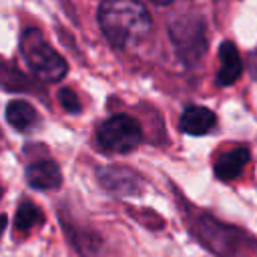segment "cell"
<instances>
[{"label": "cell", "instance_id": "cell-1", "mask_svg": "<svg viewBox=\"0 0 257 257\" xmlns=\"http://www.w3.org/2000/svg\"><path fill=\"white\" fill-rule=\"evenodd\" d=\"M98 24L114 48H128L151 30V14L141 0H104L98 8Z\"/></svg>", "mask_w": 257, "mask_h": 257}, {"label": "cell", "instance_id": "cell-2", "mask_svg": "<svg viewBox=\"0 0 257 257\" xmlns=\"http://www.w3.org/2000/svg\"><path fill=\"white\" fill-rule=\"evenodd\" d=\"M20 52L38 80L56 82L64 78L68 64L66 60L44 40L38 28H26L20 36Z\"/></svg>", "mask_w": 257, "mask_h": 257}, {"label": "cell", "instance_id": "cell-3", "mask_svg": "<svg viewBox=\"0 0 257 257\" xmlns=\"http://www.w3.org/2000/svg\"><path fill=\"white\" fill-rule=\"evenodd\" d=\"M143 139V131L137 118L128 114H112L96 128V145L110 155H122L135 151Z\"/></svg>", "mask_w": 257, "mask_h": 257}, {"label": "cell", "instance_id": "cell-4", "mask_svg": "<svg viewBox=\"0 0 257 257\" xmlns=\"http://www.w3.org/2000/svg\"><path fill=\"white\" fill-rule=\"evenodd\" d=\"M169 36L179 58L187 64H195L207 50L205 22L195 14H187L173 20L169 26Z\"/></svg>", "mask_w": 257, "mask_h": 257}, {"label": "cell", "instance_id": "cell-5", "mask_svg": "<svg viewBox=\"0 0 257 257\" xmlns=\"http://www.w3.org/2000/svg\"><path fill=\"white\" fill-rule=\"evenodd\" d=\"M98 181L100 185L114 193V195H133L141 189V181L137 173L124 167H104L98 169Z\"/></svg>", "mask_w": 257, "mask_h": 257}, {"label": "cell", "instance_id": "cell-6", "mask_svg": "<svg viewBox=\"0 0 257 257\" xmlns=\"http://www.w3.org/2000/svg\"><path fill=\"white\" fill-rule=\"evenodd\" d=\"M24 173H26L28 185L34 189H40V191L56 189L62 183L60 169L52 159H34L26 165Z\"/></svg>", "mask_w": 257, "mask_h": 257}, {"label": "cell", "instance_id": "cell-7", "mask_svg": "<svg viewBox=\"0 0 257 257\" xmlns=\"http://www.w3.org/2000/svg\"><path fill=\"white\" fill-rule=\"evenodd\" d=\"M249 159H251V153H249L247 147H235V149L219 155L217 161H215V167H213L215 177L219 181H235V179H239L243 175Z\"/></svg>", "mask_w": 257, "mask_h": 257}, {"label": "cell", "instance_id": "cell-8", "mask_svg": "<svg viewBox=\"0 0 257 257\" xmlns=\"http://www.w3.org/2000/svg\"><path fill=\"white\" fill-rule=\"evenodd\" d=\"M217 124V116L213 110H209L207 106H199V104H193V106H187L181 114V120H179V126L185 135H193V137H201V135H207L215 128Z\"/></svg>", "mask_w": 257, "mask_h": 257}, {"label": "cell", "instance_id": "cell-9", "mask_svg": "<svg viewBox=\"0 0 257 257\" xmlns=\"http://www.w3.org/2000/svg\"><path fill=\"white\" fill-rule=\"evenodd\" d=\"M243 72V62L237 52V46L231 40H225L219 46V72H217V84L219 86H231Z\"/></svg>", "mask_w": 257, "mask_h": 257}, {"label": "cell", "instance_id": "cell-10", "mask_svg": "<svg viewBox=\"0 0 257 257\" xmlns=\"http://www.w3.org/2000/svg\"><path fill=\"white\" fill-rule=\"evenodd\" d=\"M6 120L18 133H28L38 124V112L30 102L22 98H14L6 106Z\"/></svg>", "mask_w": 257, "mask_h": 257}, {"label": "cell", "instance_id": "cell-11", "mask_svg": "<svg viewBox=\"0 0 257 257\" xmlns=\"http://www.w3.org/2000/svg\"><path fill=\"white\" fill-rule=\"evenodd\" d=\"M44 223V213L28 199L20 201L18 209H16V215H14V229L18 233H30L34 227L42 225Z\"/></svg>", "mask_w": 257, "mask_h": 257}, {"label": "cell", "instance_id": "cell-12", "mask_svg": "<svg viewBox=\"0 0 257 257\" xmlns=\"http://www.w3.org/2000/svg\"><path fill=\"white\" fill-rule=\"evenodd\" d=\"M0 84L10 88V90H24L26 78L14 66H8L4 62H0Z\"/></svg>", "mask_w": 257, "mask_h": 257}, {"label": "cell", "instance_id": "cell-13", "mask_svg": "<svg viewBox=\"0 0 257 257\" xmlns=\"http://www.w3.org/2000/svg\"><path fill=\"white\" fill-rule=\"evenodd\" d=\"M58 102H60V106H62L66 112H70V114H76V112H80V108H82V104H80V100H78V96H76V92H74L72 88H60V92H58Z\"/></svg>", "mask_w": 257, "mask_h": 257}, {"label": "cell", "instance_id": "cell-14", "mask_svg": "<svg viewBox=\"0 0 257 257\" xmlns=\"http://www.w3.org/2000/svg\"><path fill=\"white\" fill-rule=\"evenodd\" d=\"M4 229H6V215H0V235Z\"/></svg>", "mask_w": 257, "mask_h": 257}, {"label": "cell", "instance_id": "cell-15", "mask_svg": "<svg viewBox=\"0 0 257 257\" xmlns=\"http://www.w3.org/2000/svg\"><path fill=\"white\" fill-rule=\"evenodd\" d=\"M153 4H159V6H167V4H171L173 0H151Z\"/></svg>", "mask_w": 257, "mask_h": 257}, {"label": "cell", "instance_id": "cell-16", "mask_svg": "<svg viewBox=\"0 0 257 257\" xmlns=\"http://www.w3.org/2000/svg\"><path fill=\"white\" fill-rule=\"evenodd\" d=\"M253 76H257V52L253 54Z\"/></svg>", "mask_w": 257, "mask_h": 257}, {"label": "cell", "instance_id": "cell-17", "mask_svg": "<svg viewBox=\"0 0 257 257\" xmlns=\"http://www.w3.org/2000/svg\"><path fill=\"white\" fill-rule=\"evenodd\" d=\"M2 193H4V189H2V185H0V199H2Z\"/></svg>", "mask_w": 257, "mask_h": 257}]
</instances>
